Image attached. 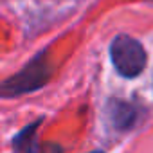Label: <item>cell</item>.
<instances>
[{"instance_id":"1","label":"cell","mask_w":153,"mask_h":153,"mask_svg":"<svg viewBox=\"0 0 153 153\" xmlns=\"http://www.w3.org/2000/svg\"><path fill=\"white\" fill-rule=\"evenodd\" d=\"M110 58L123 78H135L146 67V51L135 38L128 34L117 36L110 45Z\"/></svg>"},{"instance_id":"2","label":"cell","mask_w":153,"mask_h":153,"mask_svg":"<svg viewBox=\"0 0 153 153\" xmlns=\"http://www.w3.org/2000/svg\"><path fill=\"white\" fill-rule=\"evenodd\" d=\"M49 76H51V65L45 61V52H43L36 56L31 63H27L18 74H15L13 78L6 79L0 85V96L13 97V96L33 92L47 83Z\"/></svg>"},{"instance_id":"3","label":"cell","mask_w":153,"mask_h":153,"mask_svg":"<svg viewBox=\"0 0 153 153\" xmlns=\"http://www.w3.org/2000/svg\"><path fill=\"white\" fill-rule=\"evenodd\" d=\"M108 115L117 130H130L137 121V108L123 99H114L108 105Z\"/></svg>"},{"instance_id":"4","label":"cell","mask_w":153,"mask_h":153,"mask_svg":"<svg viewBox=\"0 0 153 153\" xmlns=\"http://www.w3.org/2000/svg\"><path fill=\"white\" fill-rule=\"evenodd\" d=\"M27 153H61V148H58V146H54V144H43V146H34V148H31Z\"/></svg>"},{"instance_id":"5","label":"cell","mask_w":153,"mask_h":153,"mask_svg":"<svg viewBox=\"0 0 153 153\" xmlns=\"http://www.w3.org/2000/svg\"><path fill=\"white\" fill-rule=\"evenodd\" d=\"M92 153H101V151H92Z\"/></svg>"}]
</instances>
